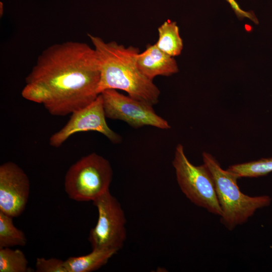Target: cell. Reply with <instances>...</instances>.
I'll return each instance as SVG.
<instances>
[{"instance_id":"18","label":"cell","mask_w":272,"mask_h":272,"mask_svg":"<svg viewBox=\"0 0 272 272\" xmlns=\"http://www.w3.org/2000/svg\"><path fill=\"white\" fill-rule=\"evenodd\" d=\"M3 4L2 2L0 3V14H1V16H2V15H3Z\"/></svg>"},{"instance_id":"8","label":"cell","mask_w":272,"mask_h":272,"mask_svg":"<svg viewBox=\"0 0 272 272\" xmlns=\"http://www.w3.org/2000/svg\"><path fill=\"white\" fill-rule=\"evenodd\" d=\"M71 114L65 125L50 137L49 145L51 146L58 148L73 134L88 131L100 132L114 144L121 142V137L112 130L106 123L100 94L90 104Z\"/></svg>"},{"instance_id":"15","label":"cell","mask_w":272,"mask_h":272,"mask_svg":"<svg viewBox=\"0 0 272 272\" xmlns=\"http://www.w3.org/2000/svg\"><path fill=\"white\" fill-rule=\"evenodd\" d=\"M227 170L235 174L238 178L264 176L272 172V157L233 165L230 166Z\"/></svg>"},{"instance_id":"12","label":"cell","mask_w":272,"mask_h":272,"mask_svg":"<svg viewBox=\"0 0 272 272\" xmlns=\"http://www.w3.org/2000/svg\"><path fill=\"white\" fill-rule=\"evenodd\" d=\"M158 31L159 37L156 45L172 57L179 55L183 48V42L176 22L168 20L158 27Z\"/></svg>"},{"instance_id":"1","label":"cell","mask_w":272,"mask_h":272,"mask_svg":"<svg viewBox=\"0 0 272 272\" xmlns=\"http://www.w3.org/2000/svg\"><path fill=\"white\" fill-rule=\"evenodd\" d=\"M99 59L94 48L80 42L51 45L39 55L26 78L25 99L63 116L92 103L99 95Z\"/></svg>"},{"instance_id":"17","label":"cell","mask_w":272,"mask_h":272,"mask_svg":"<svg viewBox=\"0 0 272 272\" xmlns=\"http://www.w3.org/2000/svg\"><path fill=\"white\" fill-rule=\"evenodd\" d=\"M231 6L237 16L240 19L246 17L255 23H258V20L252 12H246L242 10L235 0H226Z\"/></svg>"},{"instance_id":"10","label":"cell","mask_w":272,"mask_h":272,"mask_svg":"<svg viewBox=\"0 0 272 272\" xmlns=\"http://www.w3.org/2000/svg\"><path fill=\"white\" fill-rule=\"evenodd\" d=\"M137 64L140 72L152 81L157 76H169L178 71L173 57L160 50L155 44H148L144 51L138 54Z\"/></svg>"},{"instance_id":"6","label":"cell","mask_w":272,"mask_h":272,"mask_svg":"<svg viewBox=\"0 0 272 272\" xmlns=\"http://www.w3.org/2000/svg\"><path fill=\"white\" fill-rule=\"evenodd\" d=\"M93 202L97 208L98 217L88 237L92 249L117 252L123 247L126 237L124 211L109 190Z\"/></svg>"},{"instance_id":"4","label":"cell","mask_w":272,"mask_h":272,"mask_svg":"<svg viewBox=\"0 0 272 272\" xmlns=\"http://www.w3.org/2000/svg\"><path fill=\"white\" fill-rule=\"evenodd\" d=\"M113 171L109 162L93 153L82 157L67 171L64 189L77 201H93L109 191Z\"/></svg>"},{"instance_id":"11","label":"cell","mask_w":272,"mask_h":272,"mask_svg":"<svg viewBox=\"0 0 272 272\" xmlns=\"http://www.w3.org/2000/svg\"><path fill=\"white\" fill-rule=\"evenodd\" d=\"M117 252L92 249L86 255L70 257L64 261L67 272H91L104 265Z\"/></svg>"},{"instance_id":"14","label":"cell","mask_w":272,"mask_h":272,"mask_svg":"<svg viewBox=\"0 0 272 272\" xmlns=\"http://www.w3.org/2000/svg\"><path fill=\"white\" fill-rule=\"evenodd\" d=\"M30 271L28 260L22 251L10 247L0 248V272Z\"/></svg>"},{"instance_id":"13","label":"cell","mask_w":272,"mask_h":272,"mask_svg":"<svg viewBox=\"0 0 272 272\" xmlns=\"http://www.w3.org/2000/svg\"><path fill=\"white\" fill-rule=\"evenodd\" d=\"M13 218L0 211V248L24 246L27 243L24 233L15 227Z\"/></svg>"},{"instance_id":"5","label":"cell","mask_w":272,"mask_h":272,"mask_svg":"<svg viewBox=\"0 0 272 272\" xmlns=\"http://www.w3.org/2000/svg\"><path fill=\"white\" fill-rule=\"evenodd\" d=\"M172 164L178 184L186 197L196 206L221 216L222 210L216 194L215 183L207 166L204 163L199 166L191 163L181 144L176 148Z\"/></svg>"},{"instance_id":"7","label":"cell","mask_w":272,"mask_h":272,"mask_svg":"<svg viewBox=\"0 0 272 272\" xmlns=\"http://www.w3.org/2000/svg\"><path fill=\"white\" fill-rule=\"evenodd\" d=\"M106 117L120 120L135 128L149 125L162 129L170 128L169 123L157 114L153 105L125 96L114 89L102 92Z\"/></svg>"},{"instance_id":"2","label":"cell","mask_w":272,"mask_h":272,"mask_svg":"<svg viewBox=\"0 0 272 272\" xmlns=\"http://www.w3.org/2000/svg\"><path fill=\"white\" fill-rule=\"evenodd\" d=\"M97 53L100 70L98 93L107 89L120 90L128 96L149 104H156L160 91L152 80L145 77L137 64L139 49L125 47L115 41L106 42L88 34Z\"/></svg>"},{"instance_id":"3","label":"cell","mask_w":272,"mask_h":272,"mask_svg":"<svg viewBox=\"0 0 272 272\" xmlns=\"http://www.w3.org/2000/svg\"><path fill=\"white\" fill-rule=\"evenodd\" d=\"M202 158L214 179L222 210L221 222L229 230L246 222L258 209L270 205L271 198L268 195L250 196L242 193L237 185L239 178L228 170H223L210 154L203 152Z\"/></svg>"},{"instance_id":"16","label":"cell","mask_w":272,"mask_h":272,"mask_svg":"<svg viewBox=\"0 0 272 272\" xmlns=\"http://www.w3.org/2000/svg\"><path fill=\"white\" fill-rule=\"evenodd\" d=\"M35 266L36 272H67L64 261L56 258L38 257Z\"/></svg>"},{"instance_id":"9","label":"cell","mask_w":272,"mask_h":272,"mask_svg":"<svg viewBox=\"0 0 272 272\" xmlns=\"http://www.w3.org/2000/svg\"><path fill=\"white\" fill-rule=\"evenodd\" d=\"M30 191L29 179L13 162L0 166V211L16 218L25 210Z\"/></svg>"}]
</instances>
